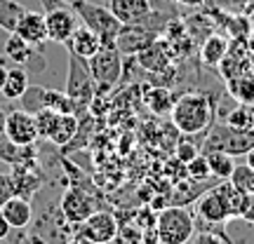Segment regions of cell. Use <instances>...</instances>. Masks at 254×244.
Listing matches in <instances>:
<instances>
[{"label":"cell","mask_w":254,"mask_h":244,"mask_svg":"<svg viewBox=\"0 0 254 244\" xmlns=\"http://www.w3.org/2000/svg\"><path fill=\"white\" fill-rule=\"evenodd\" d=\"M160 244H186L195 233V218L182 204H170L155 216Z\"/></svg>","instance_id":"cell-4"},{"label":"cell","mask_w":254,"mask_h":244,"mask_svg":"<svg viewBox=\"0 0 254 244\" xmlns=\"http://www.w3.org/2000/svg\"><path fill=\"white\" fill-rule=\"evenodd\" d=\"M12 195H14V186H12L9 174H0V207H2Z\"/></svg>","instance_id":"cell-32"},{"label":"cell","mask_w":254,"mask_h":244,"mask_svg":"<svg viewBox=\"0 0 254 244\" xmlns=\"http://www.w3.org/2000/svg\"><path fill=\"white\" fill-rule=\"evenodd\" d=\"M226 122L231 127H240V129H250V127H254V108H252V103H240V106H236V108L228 113Z\"/></svg>","instance_id":"cell-27"},{"label":"cell","mask_w":254,"mask_h":244,"mask_svg":"<svg viewBox=\"0 0 254 244\" xmlns=\"http://www.w3.org/2000/svg\"><path fill=\"white\" fill-rule=\"evenodd\" d=\"M9 179H12V186H14V195H19V197L31 199L38 190L43 188V174L38 172L36 162L12 164Z\"/></svg>","instance_id":"cell-14"},{"label":"cell","mask_w":254,"mask_h":244,"mask_svg":"<svg viewBox=\"0 0 254 244\" xmlns=\"http://www.w3.org/2000/svg\"><path fill=\"white\" fill-rule=\"evenodd\" d=\"M109 9L118 17L120 24H141L153 12V2L151 0H111Z\"/></svg>","instance_id":"cell-17"},{"label":"cell","mask_w":254,"mask_h":244,"mask_svg":"<svg viewBox=\"0 0 254 244\" xmlns=\"http://www.w3.org/2000/svg\"><path fill=\"white\" fill-rule=\"evenodd\" d=\"M0 214L5 216V221L9 223L12 230H26V228H31V221H33V204L26 197L12 195L0 207Z\"/></svg>","instance_id":"cell-16"},{"label":"cell","mask_w":254,"mask_h":244,"mask_svg":"<svg viewBox=\"0 0 254 244\" xmlns=\"http://www.w3.org/2000/svg\"><path fill=\"white\" fill-rule=\"evenodd\" d=\"M214 99L202 92H189L174 101L172 108V125L182 132V134H205L209 127L214 125Z\"/></svg>","instance_id":"cell-1"},{"label":"cell","mask_w":254,"mask_h":244,"mask_svg":"<svg viewBox=\"0 0 254 244\" xmlns=\"http://www.w3.org/2000/svg\"><path fill=\"white\" fill-rule=\"evenodd\" d=\"M186 176L190 181H207L212 179V172H209V164H207V155L198 153L190 162H186Z\"/></svg>","instance_id":"cell-28"},{"label":"cell","mask_w":254,"mask_h":244,"mask_svg":"<svg viewBox=\"0 0 254 244\" xmlns=\"http://www.w3.org/2000/svg\"><path fill=\"white\" fill-rule=\"evenodd\" d=\"M228 92L238 103H254V75L252 73H238L228 78Z\"/></svg>","instance_id":"cell-23"},{"label":"cell","mask_w":254,"mask_h":244,"mask_svg":"<svg viewBox=\"0 0 254 244\" xmlns=\"http://www.w3.org/2000/svg\"><path fill=\"white\" fill-rule=\"evenodd\" d=\"M254 148V127L250 129H240V127H231L228 122L224 125H214L205 132V141L200 146L202 153L209 150H224V153L233 155H247Z\"/></svg>","instance_id":"cell-2"},{"label":"cell","mask_w":254,"mask_h":244,"mask_svg":"<svg viewBox=\"0 0 254 244\" xmlns=\"http://www.w3.org/2000/svg\"><path fill=\"white\" fill-rule=\"evenodd\" d=\"M198 153H200V146H195V144H186V141H184V144L177 146V160L182 164L190 162Z\"/></svg>","instance_id":"cell-31"},{"label":"cell","mask_w":254,"mask_h":244,"mask_svg":"<svg viewBox=\"0 0 254 244\" xmlns=\"http://www.w3.org/2000/svg\"><path fill=\"white\" fill-rule=\"evenodd\" d=\"M99 47H101L99 36H97L94 31H90L85 24H78V28L73 31L71 40L66 43V49H71L73 54H78L80 59H85V61H87L90 56L97 54Z\"/></svg>","instance_id":"cell-18"},{"label":"cell","mask_w":254,"mask_h":244,"mask_svg":"<svg viewBox=\"0 0 254 244\" xmlns=\"http://www.w3.org/2000/svg\"><path fill=\"white\" fill-rule=\"evenodd\" d=\"M68 52V78H66V94L71 97L78 108L85 110L90 106V101L94 99L97 94V82L92 78L90 73V66L85 59H80L78 54H73L71 49Z\"/></svg>","instance_id":"cell-5"},{"label":"cell","mask_w":254,"mask_h":244,"mask_svg":"<svg viewBox=\"0 0 254 244\" xmlns=\"http://www.w3.org/2000/svg\"><path fill=\"white\" fill-rule=\"evenodd\" d=\"M45 14V26H47V40L50 43H57V45H66L71 40L73 31L78 28V14L75 9L71 7V2L66 5H59L55 9H47L43 12Z\"/></svg>","instance_id":"cell-10"},{"label":"cell","mask_w":254,"mask_h":244,"mask_svg":"<svg viewBox=\"0 0 254 244\" xmlns=\"http://www.w3.org/2000/svg\"><path fill=\"white\" fill-rule=\"evenodd\" d=\"M228 240L224 235H217L214 230H200L198 235L193 233L190 237V244H226Z\"/></svg>","instance_id":"cell-30"},{"label":"cell","mask_w":254,"mask_h":244,"mask_svg":"<svg viewBox=\"0 0 254 244\" xmlns=\"http://www.w3.org/2000/svg\"><path fill=\"white\" fill-rule=\"evenodd\" d=\"M28 90V71L24 66H14V68H7V78H5V85L0 94L9 101L21 99V94Z\"/></svg>","instance_id":"cell-22"},{"label":"cell","mask_w":254,"mask_h":244,"mask_svg":"<svg viewBox=\"0 0 254 244\" xmlns=\"http://www.w3.org/2000/svg\"><path fill=\"white\" fill-rule=\"evenodd\" d=\"M245 157H247V167H252V169H254V148L245 155Z\"/></svg>","instance_id":"cell-39"},{"label":"cell","mask_w":254,"mask_h":244,"mask_svg":"<svg viewBox=\"0 0 254 244\" xmlns=\"http://www.w3.org/2000/svg\"><path fill=\"white\" fill-rule=\"evenodd\" d=\"M5 136L17 146H33L40 139L38 136L36 115L24 108L7 110V120H5Z\"/></svg>","instance_id":"cell-12"},{"label":"cell","mask_w":254,"mask_h":244,"mask_svg":"<svg viewBox=\"0 0 254 244\" xmlns=\"http://www.w3.org/2000/svg\"><path fill=\"white\" fill-rule=\"evenodd\" d=\"M141 244H160V235H158L155 226L144 228V235H141Z\"/></svg>","instance_id":"cell-34"},{"label":"cell","mask_w":254,"mask_h":244,"mask_svg":"<svg viewBox=\"0 0 254 244\" xmlns=\"http://www.w3.org/2000/svg\"><path fill=\"white\" fill-rule=\"evenodd\" d=\"M12 233V228H9V223L5 221V216L0 214V242H5V237Z\"/></svg>","instance_id":"cell-35"},{"label":"cell","mask_w":254,"mask_h":244,"mask_svg":"<svg viewBox=\"0 0 254 244\" xmlns=\"http://www.w3.org/2000/svg\"><path fill=\"white\" fill-rule=\"evenodd\" d=\"M12 33L21 36L26 43L31 45H45L47 43V26H45V14L43 12H33V9H26L21 17H19L17 26Z\"/></svg>","instance_id":"cell-15"},{"label":"cell","mask_w":254,"mask_h":244,"mask_svg":"<svg viewBox=\"0 0 254 244\" xmlns=\"http://www.w3.org/2000/svg\"><path fill=\"white\" fill-rule=\"evenodd\" d=\"M80 235L92 244H109L118 235V221L111 211H94L90 218L80 223Z\"/></svg>","instance_id":"cell-13"},{"label":"cell","mask_w":254,"mask_h":244,"mask_svg":"<svg viewBox=\"0 0 254 244\" xmlns=\"http://www.w3.org/2000/svg\"><path fill=\"white\" fill-rule=\"evenodd\" d=\"M146 106L153 110L155 115H170L174 108V94L170 90H165V87H153V90L146 92Z\"/></svg>","instance_id":"cell-24"},{"label":"cell","mask_w":254,"mask_h":244,"mask_svg":"<svg viewBox=\"0 0 254 244\" xmlns=\"http://www.w3.org/2000/svg\"><path fill=\"white\" fill-rule=\"evenodd\" d=\"M240 218L254 226V193H247L245 204H243V211H240Z\"/></svg>","instance_id":"cell-33"},{"label":"cell","mask_w":254,"mask_h":244,"mask_svg":"<svg viewBox=\"0 0 254 244\" xmlns=\"http://www.w3.org/2000/svg\"><path fill=\"white\" fill-rule=\"evenodd\" d=\"M2 54L7 56L9 61H14L17 66H24L31 73H43L47 68V61H45V45H31L26 43L21 36L17 33H7L5 38V49Z\"/></svg>","instance_id":"cell-7"},{"label":"cell","mask_w":254,"mask_h":244,"mask_svg":"<svg viewBox=\"0 0 254 244\" xmlns=\"http://www.w3.org/2000/svg\"><path fill=\"white\" fill-rule=\"evenodd\" d=\"M179 5H186V7H202L207 0H177Z\"/></svg>","instance_id":"cell-36"},{"label":"cell","mask_w":254,"mask_h":244,"mask_svg":"<svg viewBox=\"0 0 254 244\" xmlns=\"http://www.w3.org/2000/svg\"><path fill=\"white\" fill-rule=\"evenodd\" d=\"M170 49H167V45H165L163 40H155L153 45H148L146 49H141L139 54H136V59H139V63L144 66L146 71H165L167 66H170Z\"/></svg>","instance_id":"cell-19"},{"label":"cell","mask_w":254,"mask_h":244,"mask_svg":"<svg viewBox=\"0 0 254 244\" xmlns=\"http://www.w3.org/2000/svg\"><path fill=\"white\" fill-rule=\"evenodd\" d=\"M68 2H71V0H68Z\"/></svg>","instance_id":"cell-40"},{"label":"cell","mask_w":254,"mask_h":244,"mask_svg":"<svg viewBox=\"0 0 254 244\" xmlns=\"http://www.w3.org/2000/svg\"><path fill=\"white\" fill-rule=\"evenodd\" d=\"M5 120H7V110L0 108V136H5Z\"/></svg>","instance_id":"cell-37"},{"label":"cell","mask_w":254,"mask_h":244,"mask_svg":"<svg viewBox=\"0 0 254 244\" xmlns=\"http://www.w3.org/2000/svg\"><path fill=\"white\" fill-rule=\"evenodd\" d=\"M5 78H7V68L0 63V90H2V85H5Z\"/></svg>","instance_id":"cell-38"},{"label":"cell","mask_w":254,"mask_h":244,"mask_svg":"<svg viewBox=\"0 0 254 244\" xmlns=\"http://www.w3.org/2000/svg\"><path fill=\"white\" fill-rule=\"evenodd\" d=\"M24 12H26V7L19 0H0V28L12 33Z\"/></svg>","instance_id":"cell-26"},{"label":"cell","mask_w":254,"mask_h":244,"mask_svg":"<svg viewBox=\"0 0 254 244\" xmlns=\"http://www.w3.org/2000/svg\"><path fill=\"white\" fill-rule=\"evenodd\" d=\"M59 207H62V214L68 223L80 226L85 218H90L92 214L97 211L99 202H97V197H92L85 188H75V186H71V188H66V193L62 195Z\"/></svg>","instance_id":"cell-9"},{"label":"cell","mask_w":254,"mask_h":244,"mask_svg":"<svg viewBox=\"0 0 254 244\" xmlns=\"http://www.w3.org/2000/svg\"><path fill=\"white\" fill-rule=\"evenodd\" d=\"M78 129H80V120H78V115H73V113H59L55 132H52V136H50V141H52L55 146H68L73 139H75Z\"/></svg>","instance_id":"cell-21"},{"label":"cell","mask_w":254,"mask_h":244,"mask_svg":"<svg viewBox=\"0 0 254 244\" xmlns=\"http://www.w3.org/2000/svg\"><path fill=\"white\" fill-rule=\"evenodd\" d=\"M71 7L75 9L80 24H85L90 31L99 36L101 45H116V38H118L123 24L109 7L97 5L92 0H71Z\"/></svg>","instance_id":"cell-3"},{"label":"cell","mask_w":254,"mask_h":244,"mask_svg":"<svg viewBox=\"0 0 254 244\" xmlns=\"http://www.w3.org/2000/svg\"><path fill=\"white\" fill-rule=\"evenodd\" d=\"M205 155H207L209 172H212L214 179L226 181L228 176L233 174V169H236V160H233V155L224 153V150H209V153H205Z\"/></svg>","instance_id":"cell-25"},{"label":"cell","mask_w":254,"mask_h":244,"mask_svg":"<svg viewBox=\"0 0 254 244\" xmlns=\"http://www.w3.org/2000/svg\"><path fill=\"white\" fill-rule=\"evenodd\" d=\"M195 211H198L200 221L207 226H224L226 221H231L233 211H231V202H228L226 181L219 183L217 188L205 190V195L195 202Z\"/></svg>","instance_id":"cell-8"},{"label":"cell","mask_w":254,"mask_h":244,"mask_svg":"<svg viewBox=\"0 0 254 244\" xmlns=\"http://www.w3.org/2000/svg\"><path fill=\"white\" fill-rule=\"evenodd\" d=\"M228 181L233 183L236 188H240L243 193H254V169L247 167V164H243V167L236 164V169L228 176Z\"/></svg>","instance_id":"cell-29"},{"label":"cell","mask_w":254,"mask_h":244,"mask_svg":"<svg viewBox=\"0 0 254 244\" xmlns=\"http://www.w3.org/2000/svg\"><path fill=\"white\" fill-rule=\"evenodd\" d=\"M87 66L97 82V90H111L123 78V54L116 45H101L99 52L87 59Z\"/></svg>","instance_id":"cell-6"},{"label":"cell","mask_w":254,"mask_h":244,"mask_svg":"<svg viewBox=\"0 0 254 244\" xmlns=\"http://www.w3.org/2000/svg\"><path fill=\"white\" fill-rule=\"evenodd\" d=\"M228 47H231L228 45V38L214 33V36H209L207 40L202 43V47H200V59H202V63H207V66H219V63L228 56Z\"/></svg>","instance_id":"cell-20"},{"label":"cell","mask_w":254,"mask_h":244,"mask_svg":"<svg viewBox=\"0 0 254 244\" xmlns=\"http://www.w3.org/2000/svg\"><path fill=\"white\" fill-rule=\"evenodd\" d=\"M160 38V31L148 24H123L118 38H116V47L120 49V54H139L141 49L148 45H153Z\"/></svg>","instance_id":"cell-11"}]
</instances>
